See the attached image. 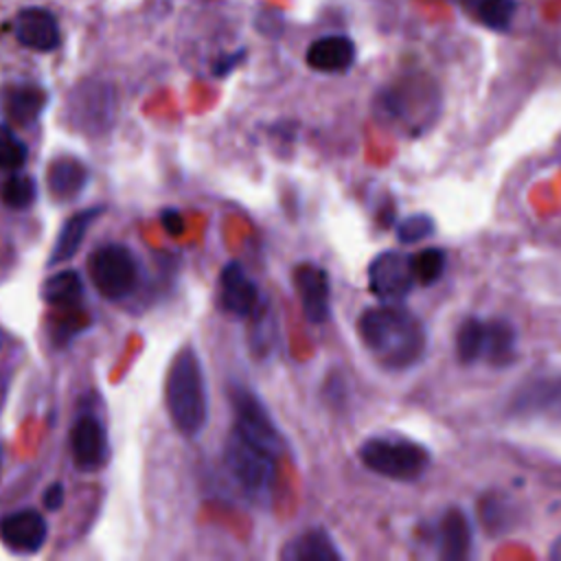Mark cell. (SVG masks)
Masks as SVG:
<instances>
[{"label":"cell","instance_id":"cell-1","mask_svg":"<svg viewBox=\"0 0 561 561\" xmlns=\"http://www.w3.org/2000/svg\"><path fill=\"white\" fill-rule=\"evenodd\" d=\"M357 335L373 359L388 370L412 368L427 348L423 322L397 302L368 307L357 320Z\"/></svg>","mask_w":561,"mask_h":561},{"label":"cell","instance_id":"cell-2","mask_svg":"<svg viewBox=\"0 0 561 561\" xmlns=\"http://www.w3.org/2000/svg\"><path fill=\"white\" fill-rule=\"evenodd\" d=\"M164 403L175 430L197 436L208 421V392L199 355L191 344L182 346L167 370Z\"/></svg>","mask_w":561,"mask_h":561},{"label":"cell","instance_id":"cell-3","mask_svg":"<svg viewBox=\"0 0 561 561\" xmlns=\"http://www.w3.org/2000/svg\"><path fill=\"white\" fill-rule=\"evenodd\" d=\"M276 454L232 430L224 445V462L228 473L256 502H267L276 484Z\"/></svg>","mask_w":561,"mask_h":561},{"label":"cell","instance_id":"cell-4","mask_svg":"<svg viewBox=\"0 0 561 561\" xmlns=\"http://www.w3.org/2000/svg\"><path fill=\"white\" fill-rule=\"evenodd\" d=\"M359 460L383 478L397 482H414L427 471L432 456L423 445L414 440L373 436L362 443Z\"/></svg>","mask_w":561,"mask_h":561},{"label":"cell","instance_id":"cell-5","mask_svg":"<svg viewBox=\"0 0 561 561\" xmlns=\"http://www.w3.org/2000/svg\"><path fill=\"white\" fill-rule=\"evenodd\" d=\"M88 274L92 285L107 300L129 296L138 283V263L123 243H107L88 256Z\"/></svg>","mask_w":561,"mask_h":561},{"label":"cell","instance_id":"cell-6","mask_svg":"<svg viewBox=\"0 0 561 561\" xmlns=\"http://www.w3.org/2000/svg\"><path fill=\"white\" fill-rule=\"evenodd\" d=\"M230 403H232V412H234L232 430H237L241 436H245L248 440L256 443L259 447H263L276 456L285 449L283 434L278 432V427H276L272 414L267 412V408L263 405V401L252 390H248L243 386H232Z\"/></svg>","mask_w":561,"mask_h":561},{"label":"cell","instance_id":"cell-7","mask_svg":"<svg viewBox=\"0 0 561 561\" xmlns=\"http://www.w3.org/2000/svg\"><path fill=\"white\" fill-rule=\"evenodd\" d=\"M416 278L408 254L386 250L373 256L368 265V289L381 302H401L414 287Z\"/></svg>","mask_w":561,"mask_h":561},{"label":"cell","instance_id":"cell-8","mask_svg":"<svg viewBox=\"0 0 561 561\" xmlns=\"http://www.w3.org/2000/svg\"><path fill=\"white\" fill-rule=\"evenodd\" d=\"M219 305L237 318H252L265 305L259 285L237 261L226 263L219 274Z\"/></svg>","mask_w":561,"mask_h":561},{"label":"cell","instance_id":"cell-9","mask_svg":"<svg viewBox=\"0 0 561 561\" xmlns=\"http://www.w3.org/2000/svg\"><path fill=\"white\" fill-rule=\"evenodd\" d=\"M294 287L305 318L311 324H322L331 316V280L324 267L300 263L294 270Z\"/></svg>","mask_w":561,"mask_h":561},{"label":"cell","instance_id":"cell-10","mask_svg":"<svg viewBox=\"0 0 561 561\" xmlns=\"http://www.w3.org/2000/svg\"><path fill=\"white\" fill-rule=\"evenodd\" d=\"M48 537V524L42 513L26 508L0 519V539L2 543L18 554L37 552Z\"/></svg>","mask_w":561,"mask_h":561},{"label":"cell","instance_id":"cell-11","mask_svg":"<svg viewBox=\"0 0 561 561\" xmlns=\"http://www.w3.org/2000/svg\"><path fill=\"white\" fill-rule=\"evenodd\" d=\"M70 451L77 469L96 471L107 460V438L94 416H81L70 430Z\"/></svg>","mask_w":561,"mask_h":561},{"label":"cell","instance_id":"cell-12","mask_svg":"<svg viewBox=\"0 0 561 561\" xmlns=\"http://www.w3.org/2000/svg\"><path fill=\"white\" fill-rule=\"evenodd\" d=\"M436 554L445 561H460L471 554L473 530L469 517L460 508H447L436 522L434 530Z\"/></svg>","mask_w":561,"mask_h":561},{"label":"cell","instance_id":"cell-13","mask_svg":"<svg viewBox=\"0 0 561 561\" xmlns=\"http://www.w3.org/2000/svg\"><path fill=\"white\" fill-rule=\"evenodd\" d=\"M15 37L22 46L48 53L61 42L57 20L46 9H24L15 18Z\"/></svg>","mask_w":561,"mask_h":561},{"label":"cell","instance_id":"cell-14","mask_svg":"<svg viewBox=\"0 0 561 561\" xmlns=\"http://www.w3.org/2000/svg\"><path fill=\"white\" fill-rule=\"evenodd\" d=\"M515 414L561 416V379H535L515 392L511 401Z\"/></svg>","mask_w":561,"mask_h":561},{"label":"cell","instance_id":"cell-15","mask_svg":"<svg viewBox=\"0 0 561 561\" xmlns=\"http://www.w3.org/2000/svg\"><path fill=\"white\" fill-rule=\"evenodd\" d=\"M305 59L318 72H344L355 61V44L344 35L320 37L307 48Z\"/></svg>","mask_w":561,"mask_h":561},{"label":"cell","instance_id":"cell-16","mask_svg":"<svg viewBox=\"0 0 561 561\" xmlns=\"http://www.w3.org/2000/svg\"><path fill=\"white\" fill-rule=\"evenodd\" d=\"M517 357V329L504 320H484V337H482V362L491 366H508Z\"/></svg>","mask_w":561,"mask_h":561},{"label":"cell","instance_id":"cell-17","mask_svg":"<svg viewBox=\"0 0 561 561\" xmlns=\"http://www.w3.org/2000/svg\"><path fill=\"white\" fill-rule=\"evenodd\" d=\"M103 210H105L103 206H92V208H85V210H79V213L70 215L61 224V230H59V234L55 239V245H53V252H50V263L53 265L66 263L79 252L88 228L92 226L94 219H99L103 215Z\"/></svg>","mask_w":561,"mask_h":561},{"label":"cell","instance_id":"cell-18","mask_svg":"<svg viewBox=\"0 0 561 561\" xmlns=\"http://www.w3.org/2000/svg\"><path fill=\"white\" fill-rule=\"evenodd\" d=\"M280 559L285 561H337L342 559V552L333 543L331 535L322 528L307 530L298 535L296 539L287 541Z\"/></svg>","mask_w":561,"mask_h":561},{"label":"cell","instance_id":"cell-19","mask_svg":"<svg viewBox=\"0 0 561 561\" xmlns=\"http://www.w3.org/2000/svg\"><path fill=\"white\" fill-rule=\"evenodd\" d=\"M88 182V169L75 158H57L48 167L46 184L57 199H75Z\"/></svg>","mask_w":561,"mask_h":561},{"label":"cell","instance_id":"cell-20","mask_svg":"<svg viewBox=\"0 0 561 561\" xmlns=\"http://www.w3.org/2000/svg\"><path fill=\"white\" fill-rule=\"evenodd\" d=\"M46 105V94L37 85H13L4 92V112L11 121L28 125Z\"/></svg>","mask_w":561,"mask_h":561},{"label":"cell","instance_id":"cell-21","mask_svg":"<svg viewBox=\"0 0 561 561\" xmlns=\"http://www.w3.org/2000/svg\"><path fill=\"white\" fill-rule=\"evenodd\" d=\"M42 298L50 307H77L83 298V283L75 270H61L42 283Z\"/></svg>","mask_w":561,"mask_h":561},{"label":"cell","instance_id":"cell-22","mask_svg":"<svg viewBox=\"0 0 561 561\" xmlns=\"http://www.w3.org/2000/svg\"><path fill=\"white\" fill-rule=\"evenodd\" d=\"M484 320L469 316L458 324L456 331V355L462 364H476L482 357Z\"/></svg>","mask_w":561,"mask_h":561},{"label":"cell","instance_id":"cell-23","mask_svg":"<svg viewBox=\"0 0 561 561\" xmlns=\"http://www.w3.org/2000/svg\"><path fill=\"white\" fill-rule=\"evenodd\" d=\"M465 7H471L478 13V20H482L491 28H506L515 15V2L513 0H458Z\"/></svg>","mask_w":561,"mask_h":561},{"label":"cell","instance_id":"cell-24","mask_svg":"<svg viewBox=\"0 0 561 561\" xmlns=\"http://www.w3.org/2000/svg\"><path fill=\"white\" fill-rule=\"evenodd\" d=\"M410 263H412V272H414L416 283L432 285L443 276L445 265H447V256L440 248H423L421 252L410 256Z\"/></svg>","mask_w":561,"mask_h":561},{"label":"cell","instance_id":"cell-25","mask_svg":"<svg viewBox=\"0 0 561 561\" xmlns=\"http://www.w3.org/2000/svg\"><path fill=\"white\" fill-rule=\"evenodd\" d=\"M37 197V186L35 180L28 175H18V171L7 178V182L2 184V202L11 208H28Z\"/></svg>","mask_w":561,"mask_h":561},{"label":"cell","instance_id":"cell-26","mask_svg":"<svg viewBox=\"0 0 561 561\" xmlns=\"http://www.w3.org/2000/svg\"><path fill=\"white\" fill-rule=\"evenodd\" d=\"M26 156V145L11 131V127L0 125V169L7 173H15L24 167Z\"/></svg>","mask_w":561,"mask_h":561},{"label":"cell","instance_id":"cell-27","mask_svg":"<svg viewBox=\"0 0 561 561\" xmlns=\"http://www.w3.org/2000/svg\"><path fill=\"white\" fill-rule=\"evenodd\" d=\"M85 324H88V318H85V311L81 309V305H77V307H61V313L55 318L50 335H53L57 346H64V344L70 342L72 335L83 331Z\"/></svg>","mask_w":561,"mask_h":561},{"label":"cell","instance_id":"cell-28","mask_svg":"<svg viewBox=\"0 0 561 561\" xmlns=\"http://www.w3.org/2000/svg\"><path fill=\"white\" fill-rule=\"evenodd\" d=\"M434 232V221L430 215L425 213H416L405 217L399 226H397V239L401 243H419L423 239H427Z\"/></svg>","mask_w":561,"mask_h":561},{"label":"cell","instance_id":"cell-29","mask_svg":"<svg viewBox=\"0 0 561 561\" xmlns=\"http://www.w3.org/2000/svg\"><path fill=\"white\" fill-rule=\"evenodd\" d=\"M506 515H508V506H506V502L502 497L486 495L480 502V517H482V522L486 524V528L491 533H502V530L508 528L511 519Z\"/></svg>","mask_w":561,"mask_h":561},{"label":"cell","instance_id":"cell-30","mask_svg":"<svg viewBox=\"0 0 561 561\" xmlns=\"http://www.w3.org/2000/svg\"><path fill=\"white\" fill-rule=\"evenodd\" d=\"M61 504H64V484L53 482L44 493V506L48 511H57V508H61Z\"/></svg>","mask_w":561,"mask_h":561},{"label":"cell","instance_id":"cell-31","mask_svg":"<svg viewBox=\"0 0 561 561\" xmlns=\"http://www.w3.org/2000/svg\"><path fill=\"white\" fill-rule=\"evenodd\" d=\"M162 226L167 228V232L169 234H180L182 232V228H184V221H182V217H180V213L178 210H173V208H167L164 213H162Z\"/></svg>","mask_w":561,"mask_h":561},{"label":"cell","instance_id":"cell-32","mask_svg":"<svg viewBox=\"0 0 561 561\" xmlns=\"http://www.w3.org/2000/svg\"><path fill=\"white\" fill-rule=\"evenodd\" d=\"M550 557H552V559H561V537L552 543V548H550Z\"/></svg>","mask_w":561,"mask_h":561}]
</instances>
